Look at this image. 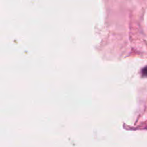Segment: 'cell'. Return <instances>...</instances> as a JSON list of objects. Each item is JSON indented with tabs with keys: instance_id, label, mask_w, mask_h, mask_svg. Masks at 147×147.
<instances>
[{
	"instance_id": "obj_1",
	"label": "cell",
	"mask_w": 147,
	"mask_h": 147,
	"mask_svg": "<svg viewBox=\"0 0 147 147\" xmlns=\"http://www.w3.org/2000/svg\"><path fill=\"white\" fill-rule=\"evenodd\" d=\"M142 76H144V77H147V67H145L142 70Z\"/></svg>"
}]
</instances>
